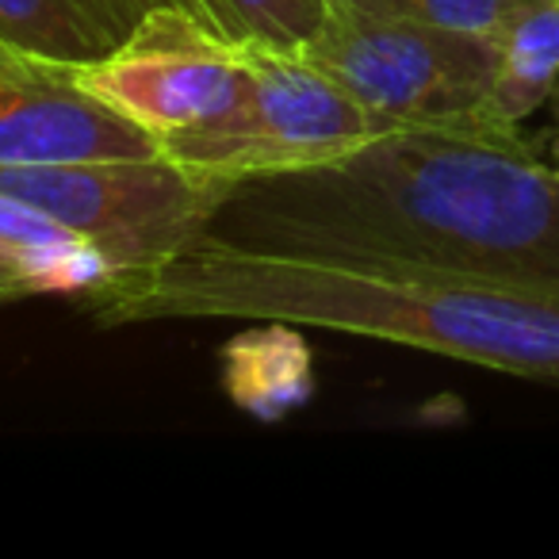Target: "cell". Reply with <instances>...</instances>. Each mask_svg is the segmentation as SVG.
<instances>
[{
    "instance_id": "obj_1",
    "label": "cell",
    "mask_w": 559,
    "mask_h": 559,
    "mask_svg": "<svg viewBox=\"0 0 559 559\" xmlns=\"http://www.w3.org/2000/svg\"><path fill=\"white\" fill-rule=\"evenodd\" d=\"M203 234L559 296V173L487 123L391 127L337 162L238 180Z\"/></svg>"
},
{
    "instance_id": "obj_2",
    "label": "cell",
    "mask_w": 559,
    "mask_h": 559,
    "mask_svg": "<svg viewBox=\"0 0 559 559\" xmlns=\"http://www.w3.org/2000/svg\"><path fill=\"white\" fill-rule=\"evenodd\" d=\"M96 326L246 319L411 345L559 391V296L383 257L288 253L195 234L88 296Z\"/></svg>"
},
{
    "instance_id": "obj_3",
    "label": "cell",
    "mask_w": 559,
    "mask_h": 559,
    "mask_svg": "<svg viewBox=\"0 0 559 559\" xmlns=\"http://www.w3.org/2000/svg\"><path fill=\"white\" fill-rule=\"evenodd\" d=\"M304 58L383 127L487 123L498 43L330 0ZM495 127V123H487Z\"/></svg>"
},
{
    "instance_id": "obj_4",
    "label": "cell",
    "mask_w": 559,
    "mask_h": 559,
    "mask_svg": "<svg viewBox=\"0 0 559 559\" xmlns=\"http://www.w3.org/2000/svg\"><path fill=\"white\" fill-rule=\"evenodd\" d=\"M238 100L169 139L162 154L211 180H253L337 162L388 127L299 55L257 50Z\"/></svg>"
},
{
    "instance_id": "obj_5",
    "label": "cell",
    "mask_w": 559,
    "mask_h": 559,
    "mask_svg": "<svg viewBox=\"0 0 559 559\" xmlns=\"http://www.w3.org/2000/svg\"><path fill=\"white\" fill-rule=\"evenodd\" d=\"M230 188V180L188 173L165 154L0 169V192L47 211L93 241L116 276L188 246Z\"/></svg>"
},
{
    "instance_id": "obj_6",
    "label": "cell",
    "mask_w": 559,
    "mask_h": 559,
    "mask_svg": "<svg viewBox=\"0 0 559 559\" xmlns=\"http://www.w3.org/2000/svg\"><path fill=\"white\" fill-rule=\"evenodd\" d=\"M246 73L249 58L177 4H154L108 58L81 66L88 93L157 142L230 108Z\"/></svg>"
},
{
    "instance_id": "obj_7",
    "label": "cell",
    "mask_w": 559,
    "mask_h": 559,
    "mask_svg": "<svg viewBox=\"0 0 559 559\" xmlns=\"http://www.w3.org/2000/svg\"><path fill=\"white\" fill-rule=\"evenodd\" d=\"M157 154L162 142L88 93L78 66L0 43V169Z\"/></svg>"
},
{
    "instance_id": "obj_8",
    "label": "cell",
    "mask_w": 559,
    "mask_h": 559,
    "mask_svg": "<svg viewBox=\"0 0 559 559\" xmlns=\"http://www.w3.org/2000/svg\"><path fill=\"white\" fill-rule=\"evenodd\" d=\"M157 0H0V43L66 66L108 58Z\"/></svg>"
},
{
    "instance_id": "obj_9",
    "label": "cell",
    "mask_w": 559,
    "mask_h": 559,
    "mask_svg": "<svg viewBox=\"0 0 559 559\" xmlns=\"http://www.w3.org/2000/svg\"><path fill=\"white\" fill-rule=\"evenodd\" d=\"M0 253L12 257L39 284V292H81L96 296L116 272L104 253L55 215L0 192Z\"/></svg>"
},
{
    "instance_id": "obj_10",
    "label": "cell",
    "mask_w": 559,
    "mask_h": 559,
    "mask_svg": "<svg viewBox=\"0 0 559 559\" xmlns=\"http://www.w3.org/2000/svg\"><path fill=\"white\" fill-rule=\"evenodd\" d=\"M498 73L487 123L518 131L559 81V0H533L498 35Z\"/></svg>"
},
{
    "instance_id": "obj_11",
    "label": "cell",
    "mask_w": 559,
    "mask_h": 559,
    "mask_svg": "<svg viewBox=\"0 0 559 559\" xmlns=\"http://www.w3.org/2000/svg\"><path fill=\"white\" fill-rule=\"evenodd\" d=\"M157 4H177L241 55L257 50L299 55L319 35L330 12V0H157Z\"/></svg>"
},
{
    "instance_id": "obj_12",
    "label": "cell",
    "mask_w": 559,
    "mask_h": 559,
    "mask_svg": "<svg viewBox=\"0 0 559 559\" xmlns=\"http://www.w3.org/2000/svg\"><path fill=\"white\" fill-rule=\"evenodd\" d=\"M272 330L238 337L230 349V395L253 414H284L307 399L311 391V368H307V349L288 334L292 326L269 322Z\"/></svg>"
},
{
    "instance_id": "obj_13",
    "label": "cell",
    "mask_w": 559,
    "mask_h": 559,
    "mask_svg": "<svg viewBox=\"0 0 559 559\" xmlns=\"http://www.w3.org/2000/svg\"><path fill=\"white\" fill-rule=\"evenodd\" d=\"M342 4L376 12V16L418 20V24L449 27V32L498 39L510 27V20L533 0H342Z\"/></svg>"
},
{
    "instance_id": "obj_14",
    "label": "cell",
    "mask_w": 559,
    "mask_h": 559,
    "mask_svg": "<svg viewBox=\"0 0 559 559\" xmlns=\"http://www.w3.org/2000/svg\"><path fill=\"white\" fill-rule=\"evenodd\" d=\"M43 296L39 284L27 269H20L12 257L0 253V304H16V299H32Z\"/></svg>"
},
{
    "instance_id": "obj_15",
    "label": "cell",
    "mask_w": 559,
    "mask_h": 559,
    "mask_svg": "<svg viewBox=\"0 0 559 559\" xmlns=\"http://www.w3.org/2000/svg\"><path fill=\"white\" fill-rule=\"evenodd\" d=\"M551 165H556V173H559V142H556V157H551Z\"/></svg>"
}]
</instances>
